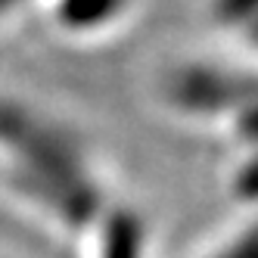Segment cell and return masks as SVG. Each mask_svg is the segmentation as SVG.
Returning <instances> with one entry per match:
<instances>
[{"label": "cell", "mask_w": 258, "mask_h": 258, "mask_svg": "<svg viewBox=\"0 0 258 258\" xmlns=\"http://www.w3.org/2000/svg\"><path fill=\"white\" fill-rule=\"evenodd\" d=\"M0 174L16 196L66 230H84L103 218V190L81 143L16 100H0Z\"/></svg>", "instance_id": "6da1fadb"}, {"label": "cell", "mask_w": 258, "mask_h": 258, "mask_svg": "<svg viewBox=\"0 0 258 258\" xmlns=\"http://www.w3.org/2000/svg\"><path fill=\"white\" fill-rule=\"evenodd\" d=\"M165 97L180 115L230 121L249 100L258 97V75L218 62H190L171 72Z\"/></svg>", "instance_id": "7a4b0ae2"}, {"label": "cell", "mask_w": 258, "mask_h": 258, "mask_svg": "<svg viewBox=\"0 0 258 258\" xmlns=\"http://www.w3.org/2000/svg\"><path fill=\"white\" fill-rule=\"evenodd\" d=\"M134 0H56L53 19L69 34H100L121 22Z\"/></svg>", "instance_id": "3957f363"}, {"label": "cell", "mask_w": 258, "mask_h": 258, "mask_svg": "<svg viewBox=\"0 0 258 258\" xmlns=\"http://www.w3.org/2000/svg\"><path fill=\"white\" fill-rule=\"evenodd\" d=\"M97 258H146V227L134 212L115 209L100 218Z\"/></svg>", "instance_id": "277c9868"}, {"label": "cell", "mask_w": 258, "mask_h": 258, "mask_svg": "<svg viewBox=\"0 0 258 258\" xmlns=\"http://www.w3.org/2000/svg\"><path fill=\"white\" fill-rule=\"evenodd\" d=\"M209 258H258V221L224 239L215 252H209Z\"/></svg>", "instance_id": "5b68a950"}, {"label": "cell", "mask_w": 258, "mask_h": 258, "mask_svg": "<svg viewBox=\"0 0 258 258\" xmlns=\"http://www.w3.org/2000/svg\"><path fill=\"white\" fill-rule=\"evenodd\" d=\"M230 124H233L236 140L243 146H249V153H258V97L249 100L243 109H239V112L230 118Z\"/></svg>", "instance_id": "8992f818"}, {"label": "cell", "mask_w": 258, "mask_h": 258, "mask_svg": "<svg viewBox=\"0 0 258 258\" xmlns=\"http://www.w3.org/2000/svg\"><path fill=\"white\" fill-rule=\"evenodd\" d=\"M236 193L246 199H258V153H249L246 165L236 171Z\"/></svg>", "instance_id": "52a82bcc"}, {"label": "cell", "mask_w": 258, "mask_h": 258, "mask_svg": "<svg viewBox=\"0 0 258 258\" xmlns=\"http://www.w3.org/2000/svg\"><path fill=\"white\" fill-rule=\"evenodd\" d=\"M243 28H246V38L252 41V47L258 50V16H255V19H249V22H246Z\"/></svg>", "instance_id": "ba28073f"}, {"label": "cell", "mask_w": 258, "mask_h": 258, "mask_svg": "<svg viewBox=\"0 0 258 258\" xmlns=\"http://www.w3.org/2000/svg\"><path fill=\"white\" fill-rule=\"evenodd\" d=\"M25 4V0H0V13H13V10H19Z\"/></svg>", "instance_id": "9c48e42d"}]
</instances>
